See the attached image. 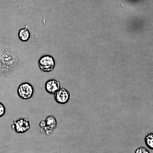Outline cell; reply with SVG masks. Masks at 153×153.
I'll list each match as a JSON object with an SVG mask.
<instances>
[{"mask_svg": "<svg viewBox=\"0 0 153 153\" xmlns=\"http://www.w3.org/2000/svg\"><path fill=\"white\" fill-rule=\"evenodd\" d=\"M38 66L40 70L45 72L53 71L55 69V62L51 55H46L40 57L38 61Z\"/></svg>", "mask_w": 153, "mask_h": 153, "instance_id": "cell-3", "label": "cell"}, {"mask_svg": "<svg viewBox=\"0 0 153 153\" xmlns=\"http://www.w3.org/2000/svg\"><path fill=\"white\" fill-rule=\"evenodd\" d=\"M41 134L49 136L53 133L57 127V121L56 118L53 115L47 117L45 120H42L39 123Z\"/></svg>", "mask_w": 153, "mask_h": 153, "instance_id": "cell-2", "label": "cell"}, {"mask_svg": "<svg viewBox=\"0 0 153 153\" xmlns=\"http://www.w3.org/2000/svg\"><path fill=\"white\" fill-rule=\"evenodd\" d=\"M146 146L150 150H153V133L152 132L148 134L144 139Z\"/></svg>", "mask_w": 153, "mask_h": 153, "instance_id": "cell-9", "label": "cell"}, {"mask_svg": "<svg viewBox=\"0 0 153 153\" xmlns=\"http://www.w3.org/2000/svg\"><path fill=\"white\" fill-rule=\"evenodd\" d=\"M0 55V74L7 76L15 73L18 66V59L14 51L4 49Z\"/></svg>", "mask_w": 153, "mask_h": 153, "instance_id": "cell-1", "label": "cell"}, {"mask_svg": "<svg viewBox=\"0 0 153 153\" xmlns=\"http://www.w3.org/2000/svg\"><path fill=\"white\" fill-rule=\"evenodd\" d=\"M34 93V89L33 85L27 82L20 84L17 90L19 97L25 100L32 98Z\"/></svg>", "mask_w": 153, "mask_h": 153, "instance_id": "cell-5", "label": "cell"}, {"mask_svg": "<svg viewBox=\"0 0 153 153\" xmlns=\"http://www.w3.org/2000/svg\"><path fill=\"white\" fill-rule=\"evenodd\" d=\"M6 112V108L4 105L0 102V117H2Z\"/></svg>", "mask_w": 153, "mask_h": 153, "instance_id": "cell-11", "label": "cell"}, {"mask_svg": "<svg viewBox=\"0 0 153 153\" xmlns=\"http://www.w3.org/2000/svg\"><path fill=\"white\" fill-rule=\"evenodd\" d=\"M135 153H150L146 148L144 147H140L135 151Z\"/></svg>", "mask_w": 153, "mask_h": 153, "instance_id": "cell-10", "label": "cell"}, {"mask_svg": "<svg viewBox=\"0 0 153 153\" xmlns=\"http://www.w3.org/2000/svg\"><path fill=\"white\" fill-rule=\"evenodd\" d=\"M55 101L58 104L64 105L69 101L70 98V93L65 88H60L54 94Z\"/></svg>", "mask_w": 153, "mask_h": 153, "instance_id": "cell-6", "label": "cell"}, {"mask_svg": "<svg viewBox=\"0 0 153 153\" xmlns=\"http://www.w3.org/2000/svg\"><path fill=\"white\" fill-rule=\"evenodd\" d=\"M18 37L20 41L27 42L30 38V32L26 28H22L19 31Z\"/></svg>", "mask_w": 153, "mask_h": 153, "instance_id": "cell-8", "label": "cell"}, {"mask_svg": "<svg viewBox=\"0 0 153 153\" xmlns=\"http://www.w3.org/2000/svg\"><path fill=\"white\" fill-rule=\"evenodd\" d=\"M30 122L26 118L14 120L11 125V128L17 134H24L30 129Z\"/></svg>", "mask_w": 153, "mask_h": 153, "instance_id": "cell-4", "label": "cell"}, {"mask_svg": "<svg viewBox=\"0 0 153 153\" xmlns=\"http://www.w3.org/2000/svg\"><path fill=\"white\" fill-rule=\"evenodd\" d=\"M45 90L50 94H54L61 88L60 82L54 79L47 80L45 85Z\"/></svg>", "mask_w": 153, "mask_h": 153, "instance_id": "cell-7", "label": "cell"}]
</instances>
